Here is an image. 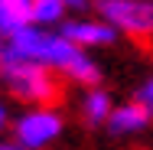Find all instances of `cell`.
<instances>
[{"label":"cell","mask_w":153,"mask_h":150,"mask_svg":"<svg viewBox=\"0 0 153 150\" xmlns=\"http://www.w3.org/2000/svg\"><path fill=\"white\" fill-rule=\"evenodd\" d=\"M150 124H153V114L137 98H130V101L114 104V111L108 118V134H114V137H134V134H143Z\"/></svg>","instance_id":"obj_5"},{"label":"cell","mask_w":153,"mask_h":150,"mask_svg":"<svg viewBox=\"0 0 153 150\" xmlns=\"http://www.w3.org/2000/svg\"><path fill=\"white\" fill-rule=\"evenodd\" d=\"M98 16H104L121 36L150 39L153 36V0H94Z\"/></svg>","instance_id":"obj_3"},{"label":"cell","mask_w":153,"mask_h":150,"mask_svg":"<svg viewBox=\"0 0 153 150\" xmlns=\"http://www.w3.org/2000/svg\"><path fill=\"white\" fill-rule=\"evenodd\" d=\"M10 134L16 144L30 150H46L65 134V118L56 104H26V111L13 118Z\"/></svg>","instance_id":"obj_2"},{"label":"cell","mask_w":153,"mask_h":150,"mask_svg":"<svg viewBox=\"0 0 153 150\" xmlns=\"http://www.w3.org/2000/svg\"><path fill=\"white\" fill-rule=\"evenodd\" d=\"M0 150H30V147H23L16 140H0Z\"/></svg>","instance_id":"obj_12"},{"label":"cell","mask_w":153,"mask_h":150,"mask_svg":"<svg viewBox=\"0 0 153 150\" xmlns=\"http://www.w3.org/2000/svg\"><path fill=\"white\" fill-rule=\"evenodd\" d=\"M68 16L65 0H33V23L39 26H59Z\"/></svg>","instance_id":"obj_8"},{"label":"cell","mask_w":153,"mask_h":150,"mask_svg":"<svg viewBox=\"0 0 153 150\" xmlns=\"http://www.w3.org/2000/svg\"><path fill=\"white\" fill-rule=\"evenodd\" d=\"M33 23V0H0V36L20 33Z\"/></svg>","instance_id":"obj_7"},{"label":"cell","mask_w":153,"mask_h":150,"mask_svg":"<svg viewBox=\"0 0 153 150\" xmlns=\"http://www.w3.org/2000/svg\"><path fill=\"white\" fill-rule=\"evenodd\" d=\"M111 111H114V98H111V91H108V88H101V85L85 88L82 101H78V114H82V124H85L88 131L108 127Z\"/></svg>","instance_id":"obj_6"},{"label":"cell","mask_w":153,"mask_h":150,"mask_svg":"<svg viewBox=\"0 0 153 150\" xmlns=\"http://www.w3.org/2000/svg\"><path fill=\"white\" fill-rule=\"evenodd\" d=\"M56 30L62 36H68L75 46H82V49H108V46H114L117 39H121V30L117 26H111L104 16H65Z\"/></svg>","instance_id":"obj_4"},{"label":"cell","mask_w":153,"mask_h":150,"mask_svg":"<svg viewBox=\"0 0 153 150\" xmlns=\"http://www.w3.org/2000/svg\"><path fill=\"white\" fill-rule=\"evenodd\" d=\"M94 0H65V7H68V13H85V10H91Z\"/></svg>","instance_id":"obj_11"},{"label":"cell","mask_w":153,"mask_h":150,"mask_svg":"<svg viewBox=\"0 0 153 150\" xmlns=\"http://www.w3.org/2000/svg\"><path fill=\"white\" fill-rule=\"evenodd\" d=\"M134 98H137V101H140V104L153 114V75H147V78L134 88Z\"/></svg>","instance_id":"obj_9"},{"label":"cell","mask_w":153,"mask_h":150,"mask_svg":"<svg viewBox=\"0 0 153 150\" xmlns=\"http://www.w3.org/2000/svg\"><path fill=\"white\" fill-rule=\"evenodd\" d=\"M10 124H13V114H10V104H7V98L0 95V137L10 131Z\"/></svg>","instance_id":"obj_10"},{"label":"cell","mask_w":153,"mask_h":150,"mask_svg":"<svg viewBox=\"0 0 153 150\" xmlns=\"http://www.w3.org/2000/svg\"><path fill=\"white\" fill-rule=\"evenodd\" d=\"M0 88L23 104H56L62 98L59 72L20 56H0Z\"/></svg>","instance_id":"obj_1"}]
</instances>
